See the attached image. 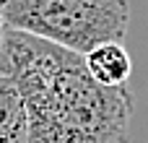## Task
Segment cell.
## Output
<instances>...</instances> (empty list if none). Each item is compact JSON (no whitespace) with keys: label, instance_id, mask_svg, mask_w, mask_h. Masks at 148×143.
<instances>
[{"label":"cell","instance_id":"6da1fadb","mask_svg":"<svg viewBox=\"0 0 148 143\" xmlns=\"http://www.w3.org/2000/svg\"><path fill=\"white\" fill-rule=\"evenodd\" d=\"M0 76L21 94L26 143H130L133 91L96 83L81 55L5 29Z\"/></svg>","mask_w":148,"mask_h":143},{"label":"cell","instance_id":"7a4b0ae2","mask_svg":"<svg viewBox=\"0 0 148 143\" xmlns=\"http://www.w3.org/2000/svg\"><path fill=\"white\" fill-rule=\"evenodd\" d=\"M0 21L10 31L86 57L99 44H122L130 5L125 0H8L0 3Z\"/></svg>","mask_w":148,"mask_h":143},{"label":"cell","instance_id":"3957f363","mask_svg":"<svg viewBox=\"0 0 148 143\" xmlns=\"http://www.w3.org/2000/svg\"><path fill=\"white\" fill-rule=\"evenodd\" d=\"M86 70L88 76L107 86V89H120V86H127V78L133 73V60H130V52L112 42V44H99L96 50H91L86 57Z\"/></svg>","mask_w":148,"mask_h":143},{"label":"cell","instance_id":"277c9868","mask_svg":"<svg viewBox=\"0 0 148 143\" xmlns=\"http://www.w3.org/2000/svg\"><path fill=\"white\" fill-rule=\"evenodd\" d=\"M0 143H26L23 102L5 76H0Z\"/></svg>","mask_w":148,"mask_h":143},{"label":"cell","instance_id":"5b68a950","mask_svg":"<svg viewBox=\"0 0 148 143\" xmlns=\"http://www.w3.org/2000/svg\"><path fill=\"white\" fill-rule=\"evenodd\" d=\"M3 31H5V26H3V21H0V42H3Z\"/></svg>","mask_w":148,"mask_h":143}]
</instances>
